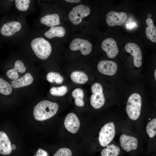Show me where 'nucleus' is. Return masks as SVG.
<instances>
[{
  "label": "nucleus",
  "instance_id": "1",
  "mask_svg": "<svg viewBox=\"0 0 156 156\" xmlns=\"http://www.w3.org/2000/svg\"><path fill=\"white\" fill-rule=\"evenodd\" d=\"M58 109L57 104L47 100L42 101L35 107L33 114L35 119L42 121L49 119L54 116Z\"/></svg>",
  "mask_w": 156,
  "mask_h": 156
},
{
  "label": "nucleus",
  "instance_id": "2",
  "mask_svg": "<svg viewBox=\"0 0 156 156\" xmlns=\"http://www.w3.org/2000/svg\"><path fill=\"white\" fill-rule=\"evenodd\" d=\"M31 45L35 55L40 59H46L51 53L52 48L51 44L43 38L34 39L31 42Z\"/></svg>",
  "mask_w": 156,
  "mask_h": 156
},
{
  "label": "nucleus",
  "instance_id": "3",
  "mask_svg": "<svg viewBox=\"0 0 156 156\" xmlns=\"http://www.w3.org/2000/svg\"><path fill=\"white\" fill-rule=\"evenodd\" d=\"M142 105L141 96L137 93L131 94L129 98L126 107V111L129 118L135 121L139 118Z\"/></svg>",
  "mask_w": 156,
  "mask_h": 156
},
{
  "label": "nucleus",
  "instance_id": "4",
  "mask_svg": "<svg viewBox=\"0 0 156 156\" xmlns=\"http://www.w3.org/2000/svg\"><path fill=\"white\" fill-rule=\"evenodd\" d=\"M116 133V127L114 122H108L101 128L99 133L98 140L100 145L105 147L114 139Z\"/></svg>",
  "mask_w": 156,
  "mask_h": 156
},
{
  "label": "nucleus",
  "instance_id": "5",
  "mask_svg": "<svg viewBox=\"0 0 156 156\" xmlns=\"http://www.w3.org/2000/svg\"><path fill=\"white\" fill-rule=\"evenodd\" d=\"M90 9L87 6L79 5L74 7L69 13L68 17L71 22L75 25H78L82 19L90 14Z\"/></svg>",
  "mask_w": 156,
  "mask_h": 156
},
{
  "label": "nucleus",
  "instance_id": "6",
  "mask_svg": "<svg viewBox=\"0 0 156 156\" xmlns=\"http://www.w3.org/2000/svg\"><path fill=\"white\" fill-rule=\"evenodd\" d=\"M91 90L93 94L90 98V104L94 108L99 109L103 105L105 101L102 87L96 83L92 86Z\"/></svg>",
  "mask_w": 156,
  "mask_h": 156
},
{
  "label": "nucleus",
  "instance_id": "7",
  "mask_svg": "<svg viewBox=\"0 0 156 156\" xmlns=\"http://www.w3.org/2000/svg\"><path fill=\"white\" fill-rule=\"evenodd\" d=\"M70 48L73 51L79 50L82 55H87L92 51V46L88 40L79 38L74 39L70 43Z\"/></svg>",
  "mask_w": 156,
  "mask_h": 156
},
{
  "label": "nucleus",
  "instance_id": "8",
  "mask_svg": "<svg viewBox=\"0 0 156 156\" xmlns=\"http://www.w3.org/2000/svg\"><path fill=\"white\" fill-rule=\"evenodd\" d=\"M119 142L121 147L128 153L136 150L138 146V140L136 138L125 134L120 136Z\"/></svg>",
  "mask_w": 156,
  "mask_h": 156
},
{
  "label": "nucleus",
  "instance_id": "9",
  "mask_svg": "<svg viewBox=\"0 0 156 156\" xmlns=\"http://www.w3.org/2000/svg\"><path fill=\"white\" fill-rule=\"evenodd\" d=\"M125 51L133 57V63L136 67H140L142 64V54L139 46L133 43H128L125 46Z\"/></svg>",
  "mask_w": 156,
  "mask_h": 156
},
{
  "label": "nucleus",
  "instance_id": "10",
  "mask_svg": "<svg viewBox=\"0 0 156 156\" xmlns=\"http://www.w3.org/2000/svg\"><path fill=\"white\" fill-rule=\"evenodd\" d=\"M127 18V15L124 12L111 11L106 15V22L110 26H121L125 22Z\"/></svg>",
  "mask_w": 156,
  "mask_h": 156
},
{
  "label": "nucleus",
  "instance_id": "11",
  "mask_svg": "<svg viewBox=\"0 0 156 156\" xmlns=\"http://www.w3.org/2000/svg\"><path fill=\"white\" fill-rule=\"evenodd\" d=\"M101 47L109 58L115 57L118 53L117 43L112 38H108L105 39L102 43Z\"/></svg>",
  "mask_w": 156,
  "mask_h": 156
},
{
  "label": "nucleus",
  "instance_id": "12",
  "mask_svg": "<svg viewBox=\"0 0 156 156\" xmlns=\"http://www.w3.org/2000/svg\"><path fill=\"white\" fill-rule=\"evenodd\" d=\"M64 124L66 129L72 133H76L80 126V122L78 117L73 113H70L66 116Z\"/></svg>",
  "mask_w": 156,
  "mask_h": 156
},
{
  "label": "nucleus",
  "instance_id": "13",
  "mask_svg": "<svg viewBox=\"0 0 156 156\" xmlns=\"http://www.w3.org/2000/svg\"><path fill=\"white\" fill-rule=\"evenodd\" d=\"M97 68L101 73L111 76L116 73L117 69V66L114 62L104 60L99 62Z\"/></svg>",
  "mask_w": 156,
  "mask_h": 156
},
{
  "label": "nucleus",
  "instance_id": "14",
  "mask_svg": "<svg viewBox=\"0 0 156 156\" xmlns=\"http://www.w3.org/2000/svg\"><path fill=\"white\" fill-rule=\"evenodd\" d=\"M21 27V23L17 21H12L6 23L1 26L0 32L3 36H9L13 35L20 30Z\"/></svg>",
  "mask_w": 156,
  "mask_h": 156
},
{
  "label": "nucleus",
  "instance_id": "15",
  "mask_svg": "<svg viewBox=\"0 0 156 156\" xmlns=\"http://www.w3.org/2000/svg\"><path fill=\"white\" fill-rule=\"evenodd\" d=\"M25 71L26 68L23 62L20 60H18L15 63L14 68L8 70L6 75L9 78L14 81L18 79V72L23 73Z\"/></svg>",
  "mask_w": 156,
  "mask_h": 156
},
{
  "label": "nucleus",
  "instance_id": "16",
  "mask_svg": "<svg viewBox=\"0 0 156 156\" xmlns=\"http://www.w3.org/2000/svg\"><path fill=\"white\" fill-rule=\"evenodd\" d=\"M11 142L7 134L3 131H0V153L7 155L12 152Z\"/></svg>",
  "mask_w": 156,
  "mask_h": 156
},
{
  "label": "nucleus",
  "instance_id": "17",
  "mask_svg": "<svg viewBox=\"0 0 156 156\" xmlns=\"http://www.w3.org/2000/svg\"><path fill=\"white\" fill-rule=\"evenodd\" d=\"M33 81V78L31 74L27 73L19 79L12 81L11 85L14 88H17L29 85Z\"/></svg>",
  "mask_w": 156,
  "mask_h": 156
},
{
  "label": "nucleus",
  "instance_id": "18",
  "mask_svg": "<svg viewBox=\"0 0 156 156\" xmlns=\"http://www.w3.org/2000/svg\"><path fill=\"white\" fill-rule=\"evenodd\" d=\"M40 22L48 27H53L60 24L59 16L56 13L46 15L41 18Z\"/></svg>",
  "mask_w": 156,
  "mask_h": 156
},
{
  "label": "nucleus",
  "instance_id": "19",
  "mask_svg": "<svg viewBox=\"0 0 156 156\" xmlns=\"http://www.w3.org/2000/svg\"><path fill=\"white\" fill-rule=\"evenodd\" d=\"M121 149L114 144H109L101 151V156H120Z\"/></svg>",
  "mask_w": 156,
  "mask_h": 156
},
{
  "label": "nucleus",
  "instance_id": "20",
  "mask_svg": "<svg viewBox=\"0 0 156 156\" xmlns=\"http://www.w3.org/2000/svg\"><path fill=\"white\" fill-rule=\"evenodd\" d=\"M64 28L61 26L51 27L50 29L46 32L44 36L49 39L55 37H62L65 34Z\"/></svg>",
  "mask_w": 156,
  "mask_h": 156
},
{
  "label": "nucleus",
  "instance_id": "21",
  "mask_svg": "<svg viewBox=\"0 0 156 156\" xmlns=\"http://www.w3.org/2000/svg\"><path fill=\"white\" fill-rule=\"evenodd\" d=\"M146 23L148 26L145 29V33L147 38L153 42H156V28L153 23L152 19L148 18Z\"/></svg>",
  "mask_w": 156,
  "mask_h": 156
},
{
  "label": "nucleus",
  "instance_id": "22",
  "mask_svg": "<svg viewBox=\"0 0 156 156\" xmlns=\"http://www.w3.org/2000/svg\"><path fill=\"white\" fill-rule=\"evenodd\" d=\"M70 78L74 83L83 84L88 80V77L85 73L81 71H74L70 75Z\"/></svg>",
  "mask_w": 156,
  "mask_h": 156
},
{
  "label": "nucleus",
  "instance_id": "23",
  "mask_svg": "<svg viewBox=\"0 0 156 156\" xmlns=\"http://www.w3.org/2000/svg\"><path fill=\"white\" fill-rule=\"evenodd\" d=\"M72 95L74 98L75 105L78 107H83L84 105L83 99L84 94L83 90L80 88H77L72 92Z\"/></svg>",
  "mask_w": 156,
  "mask_h": 156
},
{
  "label": "nucleus",
  "instance_id": "24",
  "mask_svg": "<svg viewBox=\"0 0 156 156\" xmlns=\"http://www.w3.org/2000/svg\"><path fill=\"white\" fill-rule=\"evenodd\" d=\"M47 80L50 83H55L58 84L62 83L64 78L59 73L54 72H51L48 73L46 76Z\"/></svg>",
  "mask_w": 156,
  "mask_h": 156
},
{
  "label": "nucleus",
  "instance_id": "25",
  "mask_svg": "<svg viewBox=\"0 0 156 156\" xmlns=\"http://www.w3.org/2000/svg\"><path fill=\"white\" fill-rule=\"evenodd\" d=\"M146 131L151 138L155 137L156 134V118H154L148 122L146 126Z\"/></svg>",
  "mask_w": 156,
  "mask_h": 156
},
{
  "label": "nucleus",
  "instance_id": "26",
  "mask_svg": "<svg viewBox=\"0 0 156 156\" xmlns=\"http://www.w3.org/2000/svg\"><path fill=\"white\" fill-rule=\"evenodd\" d=\"M12 91L11 85L0 77V93L5 95L10 94Z\"/></svg>",
  "mask_w": 156,
  "mask_h": 156
},
{
  "label": "nucleus",
  "instance_id": "27",
  "mask_svg": "<svg viewBox=\"0 0 156 156\" xmlns=\"http://www.w3.org/2000/svg\"><path fill=\"white\" fill-rule=\"evenodd\" d=\"M68 90L67 87L64 85L58 87H53L50 90V93L52 95L56 96H62L65 95Z\"/></svg>",
  "mask_w": 156,
  "mask_h": 156
},
{
  "label": "nucleus",
  "instance_id": "28",
  "mask_svg": "<svg viewBox=\"0 0 156 156\" xmlns=\"http://www.w3.org/2000/svg\"><path fill=\"white\" fill-rule=\"evenodd\" d=\"M30 2L29 0H16L15 4L16 8L21 11H26L27 10Z\"/></svg>",
  "mask_w": 156,
  "mask_h": 156
},
{
  "label": "nucleus",
  "instance_id": "29",
  "mask_svg": "<svg viewBox=\"0 0 156 156\" xmlns=\"http://www.w3.org/2000/svg\"><path fill=\"white\" fill-rule=\"evenodd\" d=\"M71 150L66 148H61L57 151L53 156H72Z\"/></svg>",
  "mask_w": 156,
  "mask_h": 156
},
{
  "label": "nucleus",
  "instance_id": "30",
  "mask_svg": "<svg viewBox=\"0 0 156 156\" xmlns=\"http://www.w3.org/2000/svg\"><path fill=\"white\" fill-rule=\"evenodd\" d=\"M36 156H49L47 153L41 148H39L37 151Z\"/></svg>",
  "mask_w": 156,
  "mask_h": 156
},
{
  "label": "nucleus",
  "instance_id": "31",
  "mask_svg": "<svg viewBox=\"0 0 156 156\" xmlns=\"http://www.w3.org/2000/svg\"><path fill=\"white\" fill-rule=\"evenodd\" d=\"M126 27L127 29H131L136 26V23L135 22H133L126 25Z\"/></svg>",
  "mask_w": 156,
  "mask_h": 156
},
{
  "label": "nucleus",
  "instance_id": "32",
  "mask_svg": "<svg viewBox=\"0 0 156 156\" xmlns=\"http://www.w3.org/2000/svg\"><path fill=\"white\" fill-rule=\"evenodd\" d=\"M66 2L71 3H77L81 1L80 0H66Z\"/></svg>",
  "mask_w": 156,
  "mask_h": 156
},
{
  "label": "nucleus",
  "instance_id": "33",
  "mask_svg": "<svg viewBox=\"0 0 156 156\" xmlns=\"http://www.w3.org/2000/svg\"><path fill=\"white\" fill-rule=\"evenodd\" d=\"M11 148L12 150H14L16 148V146L14 144H12V145H11Z\"/></svg>",
  "mask_w": 156,
  "mask_h": 156
},
{
  "label": "nucleus",
  "instance_id": "34",
  "mask_svg": "<svg viewBox=\"0 0 156 156\" xmlns=\"http://www.w3.org/2000/svg\"><path fill=\"white\" fill-rule=\"evenodd\" d=\"M156 69H155V72H154V76H155V80H156Z\"/></svg>",
  "mask_w": 156,
  "mask_h": 156
},
{
  "label": "nucleus",
  "instance_id": "35",
  "mask_svg": "<svg viewBox=\"0 0 156 156\" xmlns=\"http://www.w3.org/2000/svg\"><path fill=\"white\" fill-rule=\"evenodd\" d=\"M151 16V14H148V16L147 17H148V18H150V17Z\"/></svg>",
  "mask_w": 156,
  "mask_h": 156
}]
</instances>
